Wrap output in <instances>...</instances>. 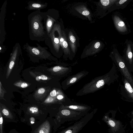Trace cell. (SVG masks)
I'll list each match as a JSON object with an SVG mask.
<instances>
[{"mask_svg":"<svg viewBox=\"0 0 133 133\" xmlns=\"http://www.w3.org/2000/svg\"><path fill=\"white\" fill-rule=\"evenodd\" d=\"M114 65L110 71L106 74L95 78L85 84L77 93L76 95L82 96L93 93L99 90L105 85H109L115 79Z\"/></svg>","mask_w":133,"mask_h":133,"instance_id":"6da1fadb","label":"cell"},{"mask_svg":"<svg viewBox=\"0 0 133 133\" xmlns=\"http://www.w3.org/2000/svg\"><path fill=\"white\" fill-rule=\"evenodd\" d=\"M111 57L119 70L133 88V77L126 65L124 57L120 55L116 48L112 52Z\"/></svg>","mask_w":133,"mask_h":133,"instance_id":"7a4b0ae2","label":"cell"},{"mask_svg":"<svg viewBox=\"0 0 133 133\" xmlns=\"http://www.w3.org/2000/svg\"><path fill=\"white\" fill-rule=\"evenodd\" d=\"M95 110L88 114L74 125L60 133H77L93 117Z\"/></svg>","mask_w":133,"mask_h":133,"instance_id":"3957f363","label":"cell"},{"mask_svg":"<svg viewBox=\"0 0 133 133\" xmlns=\"http://www.w3.org/2000/svg\"><path fill=\"white\" fill-rule=\"evenodd\" d=\"M113 19L115 28L119 33L125 35L131 32L128 25L118 14L115 13L113 16Z\"/></svg>","mask_w":133,"mask_h":133,"instance_id":"277c9868","label":"cell"},{"mask_svg":"<svg viewBox=\"0 0 133 133\" xmlns=\"http://www.w3.org/2000/svg\"><path fill=\"white\" fill-rule=\"evenodd\" d=\"M89 73V72L84 70L75 75L69 76L62 83V88L65 90L83 78Z\"/></svg>","mask_w":133,"mask_h":133,"instance_id":"5b68a950","label":"cell"},{"mask_svg":"<svg viewBox=\"0 0 133 133\" xmlns=\"http://www.w3.org/2000/svg\"><path fill=\"white\" fill-rule=\"evenodd\" d=\"M126 45L123 56L126 62L130 64L133 62V43L131 41L127 39L125 42Z\"/></svg>","mask_w":133,"mask_h":133,"instance_id":"8992f818","label":"cell"},{"mask_svg":"<svg viewBox=\"0 0 133 133\" xmlns=\"http://www.w3.org/2000/svg\"><path fill=\"white\" fill-rule=\"evenodd\" d=\"M50 70L55 75L62 77L66 76L71 72L72 68L57 66L51 68Z\"/></svg>","mask_w":133,"mask_h":133,"instance_id":"52a82bcc","label":"cell"},{"mask_svg":"<svg viewBox=\"0 0 133 133\" xmlns=\"http://www.w3.org/2000/svg\"><path fill=\"white\" fill-rule=\"evenodd\" d=\"M132 0H117L110 7L109 10L111 11L120 9H125Z\"/></svg>","mask_w":133,"mask_h":133,"instance_id":"ba28073f","label":"cell"},{"mask_svg":"<svg viewBox=\"0 0 133 133\" xmlns=\"http://www.w3.org/2000/svg\"><path fill=\"white\" fill-rule=\"evenodd\" d=\"M90 109V107L88 106L79 105H63L61 107V109H68L80 111H86Z\"/></svg>","mask_w":133,"mask_h":133,"instance_id":"9c48e42d","label":"cell"},{"mask_svg":"<svg viewBox=\"0 0 133 133\" xmlns=\"http://www.w3.org/2000/svg\"><path fill=\"white\" fill-rule=\"evenodd\" d=\"M105 118H106V122L111 127L113 131L115 132L119 129L121 126V123L119 121L106 116L105 117Z\"/></svg>","mask_w":133,"mask_h":133,"instance_id":"30bf717a","label":"cell"},{"mask_svg":"<svg viewBox=\"0 0 133 133\" xmlns=\"http://www.w3.org/2000/svg\"><path fill=\"white\" fill-rule=\"evenodd\" d=\"M50 128L49 123L46 121L40 126L35 133H49Z\"/></svg>","mask_w":133,"mask_h":133,"instance_id":"8fae6325","label":"cell"},{"mask_svg":"<svg viewBox=\"0 0 133 133\" xmlns=\"http://www.w3.org/2000/svg\"><path fill=\"white\" fill-rule=\"evenodd\" d=\"M17 56V53L15 52L12 55L9 63L6 73V78H7L9 77L12 70L14 66L15 61Z\"/></svg>","mask_w":133,"mask_h":133,"instance_id":"7c38bea8","label":"cell"},{"mask_svg":"<svg viewBox=\"0 0 133 133\" xmlns=\"http://www.w3.org/2000/svg\"><path fill=\"white\" fill-rule=\"evenodd\" d=\"M124 83L125 87L127 94L129 95V97L133 100V88L124 77Z\"/></svg>","mask_w":133,"mask_h":133,"instance_id":"4fadbf2b","label":"cell"},{"mask_svg":"<svg viewBox=\"0 0 133 133\" xmlns=\"http://www.w3.org/2000/svg\"><path fill=\"white\" fill-rule=\"evenodd\" d=\"M61 113L63 115L68 116L71 114H73L77 113V112L68 109H63L60 111Z\"/></svg>","mask_w":133,"mask_h":133,"instance_id":"5bb4252c","label":"cell"},{"mask_svg":"<svg viewBox=\"0 0 133 133\" xmlns=\"http://www.w3.org/2000/svg\"><path fill=\"white\" fill-rule=\"evenodd\" d=\"M14 85L16 86L22 88H25L29 85L27 83L21 81L15 83Z\"/></svg>","mask_w":133,"mask_h":133,"instance_id":"9a60e30c","label":"cell"},{"mask_svg":"<svg viewBox=\"0 0 133 133\" xmlns=\"http://www.w3.org/2000/svg\"><path fill=\"white\" fill-rule=\"evenodd\" d=\"M57 102H58V101L56 98L51 97L50 96L48 97L45 100L44 102L47 103H50Z\"/></svg>","mask_w":133,"mask_h":133,"instance_id":"2e32d148","label":"cell"},{"mask_svg":"<svg viewBox=\"0 0 133 133\" xmlns=\"http://www.w3.org/2000/svg\"><path fill=\"white\" fill-rule=\"evenodd\" d=\"M29 111L32 113L35 114L38 112V110L37 107H32L30 108Z\"/></svg>","mask_w":133,"mask_h":133,"instance_id":"e0dca14e","label":"cell"},{"mask_svg":"<svg viewBox=\"0 0 133 133\" xmlns=\"http://www.w3.org/2000/svg\"><path fill=\"white\" fill-rule=\"evenodd\" d=\"M48 77L45 75H42L41 76H37L36 78V79L37 81H39L40 79L42 80H46L48 79Z\"/></svg>","mask_w":133,"mask_h":133,"instance_id":"ac0fdd59","label":"cell"},{"mask_svg":"<svg viewBox=\"0 0 133 133\" xmlns=\"http://www.w3.org/2000/svg\"><path fill=\"white\" fill-rule=\"evenodd\" d=\"M3 118L1 112H0V133H3L2 130V125L3 123Z\"/></svg>","mask_w":133,"mask_h":133,"instance_id":"d6986e66","label":"cell"},{"mask_svg":"<svg viewBox=\"0 0 133 133\" xmlns=\"http://www.w3.org/2000/svg\"><path fill=\"white\" fill-rule=\"evenodd\" d=\"M2 111L3 114L4 115L6 116H8L9 115V112L7 109L4 108L2 109Z\"/></svg>","mask_w":133,"mask_h":133,"instance_id":"ffe728a7","label":"cell"},{"mask_svg":"<svg viewBox=\"0 0 133 133\" xmlns=\"http://www.w3.org/2000/svg\"><path fill=\"white\" fill-rule=\"evenodd\" d=\"M45 90L44 88H41L39 89L37 91L38 94H44L45 92Z\"/></svg>","mask_w":133,"mask_h":133,"instance_id":"44dd1931","label":"cell"},{"mask_svg":"<svg viewBox=\"0 0 133 133\" xmlns=\"http://www.w3.org/2000/svg\"><path fill=\"white\" fill-rule=\"evenodd\" d=\"M70 40L72 43H74L76 41V38L75 37L72 35H71L70 36Z\"/></svg>","mask_w":133,"mask_h":133,"instance_id":"7402d4cb","label":"cell"},{"mask_svg":"<svg viewBox=\"0 0 133 133\" xmlns=\"http://www.w3.org/2000/svg\"><path fill=\"white\" fill-rule=\"evenodd\" d=\"M38 27H39V25H38V23L36 22H35L34 24V28L35 29H38Z\"/></svg>","mask_w":133,"mask_h":133,"instance_id":"603a6c76","label":"cell"},{"mask_svg":"<svg viewBox=\"0 0 133 133\" xmlns=\"http://www.w3.org/2000/svg\"><path fill=\"white\" fill-rule=\"evenodd\" d=\"M90 14V12L88 11H84L82 12V14L83 15L86 16L89 15Z\"/></svg>","mask_w":133,"mask_h":133,"instance_id":"cb8c5ba5","label":"cell"},{"mask_svg":"<svg viewBox=\"0 0 133 133\" xmlns=\"http://www.w3.org/2000/svg\"><path fill=\"white\" fill-rule=\"evenodd\" d=\"M32 6L33 7L37 8H39L41 6V5L40 4L36 3L33 4Z\"/></svg>","mask_w":133,"mask_h":133,"instance_id":"d4e9b609","label":"cell"},{"mask_svg":"<svg viewBox=\"0 0 133 133\" xmlns=\"http://www.w3.org/2000/svg\"><path fill=\"white\" fill-rule=\"evenodd\" d=\"M100 45V43L99 42H97L95 44L94 47L95 48H97L99 47Z\"/></svg>","mask_w":133,"mask_h":133,"instance_id":"484cf974","label":"cell"},{"mask_svg":"<svg viewBox=\"0 0 133 133\" xmlns=\"http://www.w3.org/2000/svg\"><path fill=\"white\" fill-rule=\"evenodd\" d=\"M63 45L65 48H66L68 46V44L67 42L65 41H64L63 42Z\"/></svg>","mask_w":133,"mask_h":133,"instance_id":"4316f807","label":"cell"},{"mask_svg":"<svg viewBox=\"0 0 133 133\" xmlns=\"http://www.w3.org/2000/svg\"><path fill=\"white\" fill-rule=\"evenodd\" d=\"M52 25V22L51 21H49L47 23V26L48 27H50Z\"/></svg>","mask_w":133,"mask_h":133,"instance_id":"83f0119b","label":"cell"},{"mask_svg":"<svg viewBox=\"0 0 133 133\" xmlns=\"http://www.w3.org/2000/svg\"><path fill=\"white\" fill-rule=\"evenodd\" d=\"M54 42L56 44H58L59 43V40L57 38H55L54 39Z\"/></svg>","mask_w":133,"mask_h":133,"instance_id":"f1b7e54d","label":"cell"},{"mask_svg":"<svg viewBox=\"0 0 133 133\" xmlns=\"http://www.w3.org/2000/svg\"><path fill=\"white\" fill-rule=\"evenodd\" d=\"M30 120L31 123V124H33L34 123V121H35V119L34 118H33V117L31 118H30Z\"/></svg>","mask_w":133,"mask_h":133,"instance_id":"f546056e","label":"cell"},{"mask_svg":"<svg viewBox=\"0 0 133 133\" xmlns=\"http://www.w3.org/2000/svg\"><path fill=\"white\" fill-rule=\"evenodd\" d=\"M64 41V39L63 38H61L60 39V41L61 42H63Z\"/></svg>","mask_w":133,"mask_h":133,"instance_id":"4dcf8cb0","label":"cell"},{"mask_svg":"<svg viewBox=\"0 0 133 133\" xmlns=\"http://www.w3.org/2000/svg\"><path fill=\"white\" fill-rule=\"evenodd\" d=\"M132 3H133V0H132Z\"/></svg>","mask_w":133,"mask_h":133,"instance_id":"1f68e13d","label":"cell"},{"mask_svg":"<svg viewBox=\"0 0 133 133\" xmlns=\"http://www.w3.org/2000/svg\"><path fill=\"white\" fill-rule=\"evenodd\" d=\"M0 50H1V47H0Z\"/></svg>","mask_w":133,"mask_h":133,"instance_id":"d6a6232c","label":"cell"},{"mask_svg":"<svg viewBox=\"0 0 133 133\" xmlns=\"http://www.w3.org/2000/svg\"></svg>","mask_w":133,"mask_h":133,"instance_id":"836d02e7","label":"cell"},{"mask_svg":"<svg viewBox=\"0 0 133 133\" xmlns=\"http://www.w3.org/2000/svg\"><path fill=\"white\" fill-rule=\"evenodd\" d=\"M9 133H10V132Z\"/></svg>","mask_w":133,"mask_h":133,"instance_id":"e575fe53","label":"cell"}]
</instances>
